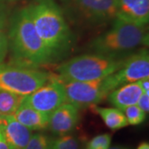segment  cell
<instances>
[{
	"mask_svg": "<svg viewBox=\"0 0 149 149\" xmlns=\"http://www.w3.org/2000/svg\"><path fill=\"white\" fill-rule=\"evenodd\" d=\"M23 104H27L38 111L50 114L61 104L66 103L64 86L56 76L52 74L47 82L23 97Z\"/></svg>",
	"mask_w": 149,
	"mask_h": 149,
	"instance_id": "8",
	"label": "cell"
},
{
	"mask_svg": "<svg viewBox=\"0 0 149 149\" xmlns=\"http://www.w3.org/2000/svg\"><path fill=\"white\" fill-rule=\"evenodd\" d=\"M13 116L30 130H42L47 128L50 114L38 111L22 103Z\"/></svg>",
	"mask_w": 149,
	"mask_h": 149,
	"instance_id": "14",
	"label": "cell"
},
{
	"mask_svg": "<svg viewBox=\"0 0 149 149\" xmlns=\"http://www.w3.org/2000/svg\"><path fill=\"white\" fill-rule=\"evenodd\" d=\"M148 43V33L146 26L138 25L115 18L112 27L90 43L95 53L127 56L134 50Z\"/></svg>",
	"mask_w": 149,
	"mask_h": 149,
	"instance_id": "3",
	"label": "cell"
},
{
	"mask_svg": "<svg viewBox=\"0 0 149 149\" xmlns=\"http://www.w3.org/2000/svg\"><path fill=\"white\" fill-rule=\"evenodd\" d=\"M149 77V54L143 48L133 52L125 58L121 67L110 74L113 89L128 83L137 82Z\"/></svg>",
	"mask_w": 149,
	"mask_h": 149,
	"instance_id": "9",
	"label": "cell"
},
{
	"mask_svg": "<svg viewBox=\"0 0 149 149\" xmlns=\"http://www.w3.org/2000/svg\"><path fill=\"white\" fill-rule=\"evenodd\" d=\"M64 14L84 27H99L116 18L115 0H61Z\"/></svg>",
	"mask_w": 149,
	"mask_h": 149,
	"instance_id": "5",
	"label": "cell"
},
{
	"mask_svg": "<svg viewBox=\"0 0 149 149\" xmlns=\"http://www.w3.org/2000/svg\"><path fill=\"white\" fill-rule=\"evenodd\" d=\"M9 11L7 6L0 3V65L3 64L8 52V24Z\"/></svg>",
	"mask_w": 149,
	"mask_h": 149,
	"instance_id": "16",
	"label": "cell"
},
{
	"mask_svg": "<svg viewBox=\"0 0 149 149\" xmlns=\"http://www.w3.org/2000/svg\"><path fill=\"white\" fill-rule=\"evenodd\" d=\"M145 113H148L149 111V95L148 94H144L140 96L139 100L136 104Z\"/></svg>",
	"mask_w": 149,
	"mask_h": 149,
	"instance_id": "22",
	"label": "cell"
},
{
	"mask_svg": "<svg viewBox=\"0 0 149 149\" xmlns=\"http://www.w3.org/2000/svg\"><path fill=\"white\" fill-rule=\"evenodd\" d=\"M18 0H0V3H5V2H15Z\"/></svg>",
	"mask_w": 149,
	"mask_h": 149,
	"instance_id": "27",
	"label": "cell"
},
{
	"mask_svg": "<svg viewBox=\"0 0 149 149\" xmlns=\"http://www.w3.org/2000/svg\"><path fill=\"white\" fill-rule=\"evenodd\" d=\"M52 139L42 133H35L31 136L25 149H51Z\"/></svg>",
	"mask_w": 149,
	"mask_h": 149,
	"instance_id": "20",
	"label": "cell"
},
{
	"mask_svg": "<svg viewBox=\"0 0 149 149\" xmlns=\"http://www.w3.org/2000/svg\"><path fill=\"white\" fill-rule=\"evenodd\" d=\"M111 143V135L109 133H103L97 135L91 139L87 145L89 149H108Z\"/></svg>",
	"mask_w": 149,
	"mask_h": 149,
	"instance_id": "21",
	"label": "cell"
},
{
	"mask_svg": "<svg viewBox=\"0 0 149 149\" xmlns=\"http://www.w3.org/2000/svg\"><path fill=\"white\" fill-rule=\"evenodd\" d=\"M0 149H10L8 145L6 143L5 139L3 138V133L0 129Z\"/></svg>",
	"mask_w": 149,
	"mask_h": 149,
	"instance_id": "24",
	"label": "cell"
},
{
	"mask_svg": "<svg viewBox=\"0 0 149 149\" xmlns=\"http://www.w3.org/2000/svg\"><path fill=\"white\" fill-rule=\"evenodd\" d=\"M116 18L146 26L149 21V0H115Z\"/></svg>",
	"mask_w": 149,
	"mask_h": 149,
	"instance_id": "11",
	"label": "cell"
},
{
	"mask_svg": "<svg viewBox=\"0 0 149 149\" xmlns=\"http://www.w3.org/2000/svg\"><path fill=\"white\" fill-rule=\"evenodd\" d=\"M108 149H129L127 147L124 146H120V145H117V146H113V147H109Z\"/></svg>",
	"mask_w": 149,
	"mask_h": 149,
	"instance_id": "26",
	"label": "cell"
},
{
	"mask_svg": "<svg viewBox=\"0 0 149 149\" xmlns=\"http://www.w3.org/2000/svg\"><path fill=\"white\" fill-rule=\"evenodd\" d=\"M61 82L64 86L66 102L79 109L95 105L107 98L108 95L114 90L110 75L89 81Z\"/></svg>",
	"mask_w": 149,
	"mask_h": 149,
	"instance_id": "7",
	"label": "cell"
},
{
	"mask_svg": "<svg viewBox=\"0 0 149 149\" xmlns=\"http://www.w3.org/2000/svg\"><path fill=\"white\" fill-rule=\"evenodd\" d=\"M94 110L101 117L107 127L112 130H118L128 125L123 112L117 108L95 106Z\"/></svg>",
	"mask_w": 149,
	"mask_h": 149,
	"instance_id": "15",
	"label": "cell"
},
{
	"mask_svg": "<svg viewBox=\"0 0 149 149\" xmlns=\"http://www.w3.org/2000/svg\"><path fill=\"white\" fill-rule=\"evenodd\" d=\"M27 8L38 36L55 60L67 53L73 43V34L57 2L32 0Z\"/></svg>",
	"mask_w": 149,
	"mask_h": 149,
	"instance_id": "2",
	"label": "cell"
},
{
	"mask_svg": "<svg viewBox=\"0 0 149 149\" xmlns=\"http://www.w3.org/2000/svg\"><path fill=\"white\" fill-rule=\"evenodd\" d=\"M79 118L80 109L66 102L50 113L47 128L55 134L65 135L75 128Z\"/></svg>",
	"mask_w": 149,
	"mask_h": 149,
	"instance_id": "10",
	"label": "cell"
},
{
	"mask_svg": "<svg viewBox=\"0 0 149 149\" xmlns=\"http://www.w3.org/2000/svg\"><path fill=\"white\" fill-rule=\"evenodd\" d=\"M143 93V92L139 84L133 82L118 87L117 89L111 91L107 98L114 108L123 110L127 107L136 104Z\"/></svg>",
	"mask_w": 149,
	"mask_h": 149,
	"instance_id": "13",
	"label": "cell"
},
{
	"mask_svg": "<svg viewBox=\"0 0 149 149\" xmlns=\"http://www.w3.org/2000/svg\"><path fill=\"white\" fill-rule=\"evenodd\" d=\"M137 83L141 87V89H142V91L144 94L149 95V77L148 78H143L142 80H139V81H137Z\"/></svg>",
	"mask_w": 149,
	"mask_h": 149,
	"instance_id": "23",
	"label": "cell"
},
{
	"mask_svg": "<svg viewBox=\"0 0 149 149\" xmlns=\"http://www.w3.org/2000/svg\"><path fill=\"white\" fill-rule=\"evenodd\" d=\"M3 115H2V114L0 113V121L2 120V118H3Z\"/></svg>",
	"mask_w": 149,
	"mask_h": 149,
	"instance_id": "28",
	"label": "cell"
},
{
	"mask_svg": "<svg viewBox=\"0 0 149 149\" xmlns=\"http://www.w3.org/2000/svg\"><path fill=\"white\" fill-rule=\"evenodd\" d=\"M24 96L0 90V113L3 116L13 115L21 105Z\"/></svg>",
	"mask_w": 149,
	"mask_h": 149,
	"instance_id": "17",
	"label": "cell"
},
{
	"mask_svg": "<svg viewBox=\"0 0 149 149\" xmlns=\"http://www.w3.org/2000/svg\"><path fill=\"white\" fill-rule=\"evenodd\" d=\"M52 74L40 69L14 64L0 65V90L27 96L45 85Z\"/></svg>",
	"mask_w": 149,
	"mask_h": 149,
	"instance_id": "6",
	"label": "cell"
},
{
	"mask_svg": "<svg viewBox=\"0 0 149 149\" xmlns=\"http://www.w3.org/2000/svg\"><path fill=\"white\" fill-rule=\"evenodd\" d=\"M8 36L12 64L39 69L56 61L38 36L27 6L10 16Z\"/></svg>",
	"mask_w": 149,
	"mask_h": 149,
	"instance_id": "1",
	"label": "cell"
},
{
	"mask_svg": "<svg viewBox=\"0 0 149 149\" xmlns=\"http://www.w3.org/2000/svg\"><path fill=\"white\" fill-rule=\"evenodd\" d=\"M0 129L10 149H25L32 136V130L17 121L13 115L3 117Z\"/></svg>",
	"mask_w": 149,
	"mask_h": 149,
	"instance_id": "12",
	"label": "cell"
},
{
	"mask_svg": "<svg viewBox=\"0 0 149 149\" xmlns=\"http://www.w3.org/2000/svg\"><path fill=\"white\" fill-rule=\"evenodd\" d=\"M85 149H89V148H87V147H86V148H85Z\"/></svg>",
	"mask_w": 149,
	"mask_h": 149,
	"instance_id": "29",
	"label": "cell"
},
{
	"mask_svg": "<svg viewBox=\"0 0 149 149\" xmlns=\"http://www.w3.org/2000/svg\"><path fill=\"white\" fill-rule=\"evenodd\" d=\"M137 149H149V144L148 143H142L141 144H139V146L137 148Z\"/></svg>",
	"mask_w": 149,
	"mask_h": 149,
	"instance_id": "25",
	"label": "cell"
},
{
	"mask_svg": "<svg viewBox=\"0 0 149 149\" xmlns=\"http://www.w3.org/2000/svg\"><path fill=\"white\" fill-rule=\"evenodd\" d=\"M127 56L95 52L77 56L59 65L56 68V77L61 81H89L104 78L116 72Z\"/></svg>",
	"mask_w": 149,
	"mask_h": 149,
	"instance_id": "4",
	"label": "cell"
},
{
	"mask_svg": "<svg viewBox=\"0 0 149 149\" xmlns=\"http://www.w3.org/2000/svg\"><path fill=\"white\" fill-rule=\"evenodd\" d=\"M122 111L127 118L128 123L130 125H139L146 118V113L143 111L137 104L127 107Z\"/></svg>",
	"mask_w": 149,
	"mask_h": 149,
	"instance_id": "19",
	"label": "cell"
},
{
	"mask_svg": "<svg viewBox=\"0 0 149 149\" xmlns=\"http://www.w3.org/2000/svg\"><path fill=\"white\" fill-rule=\"evenodd\" d=\"M79 140L71 135H61L56 139H52L51 149H80Z\"/></svg>",
	"mask_w": 149,
	"mask_h": 149,
	"instance_id": "18",
	"label": "cell"
}]
</instances>
